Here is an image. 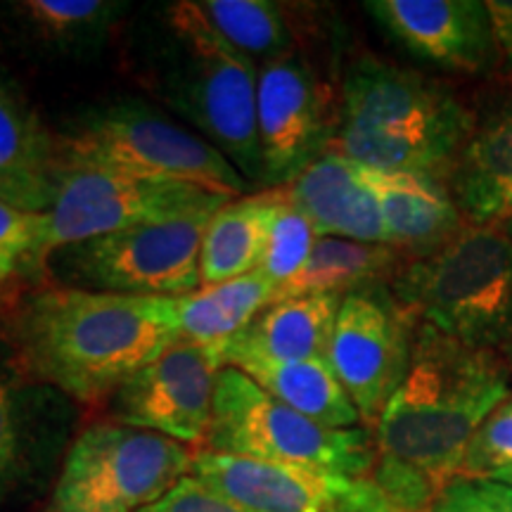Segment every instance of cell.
<instances>
[{
    "mask_svg": "<svg viewBox=\"0 0 512 512\" xmlns=\"http://www.w3.org/2000/svg\"><path fill=\"white\" fill-rule=\"evenodd\" d=\"M472 131L463 102L418 72L363 55L344 76L337 150L358 166L444 181Z\"/></svg>",
    "mask_w": 512,
    "mask_h": 512,
    "instance_id": "3957f363",
    "label": "cell"
},
{
    "mask_svg": "<svg viewBox=\"0 0 512 512\" xmlns=\"http://www.w3.org/2000/svg\"><path fill=\"white\" fill-rule=\"evenodd\" d=\"M486 8H489L498 46H501L512 60V3L494 0V3H486Z\"/></svg>",
    "mask_w": 512,
    "mask_h": 512,
    "instance_id": "836d02e7",
    "label": "cell"
},
{
    "mask_svg": "<svg viewBox=\"0 0 512 512\" xmlns=\"http://www.w3.org/2000/svg\"><path fill=\"white\" fill-rule=\"evenodd\" d=\"M318 238H344L389 245L382 209L363 169L339 150L323 152L287 188H280Z\"/></svg>",
    "mask_w": 512,
    "mask_h": 512,
    "instance_id": "2e32d148",
    "label": "cell"
},
{
    "mask_svg": "<svg viewBox=\"0 0 512 512\" xmlns=\"http://www.w3.org/2000/svg\"><path fill=\"white\" fill-rule=\"evenodd\" d=\"M394 290L422 323L467 347L512 344V238L505 226L463 228L403 268Z\"/></svg>",
    "mask_w": 512,
    "mask_h": 512,
    "instance_id": "277c9868",
    "label": "cell"
},
{
    "mask_svg": "<svg viewBox=\"0 0 512 512\" xmlns=\"http://www.w3.org/2000/svg\"><path fill=\"white\" fill-rule=\"evenodd\" d=\"M339 512H406V510L396 508V505L389 501L380 489H377L373 479L363 477L361 482H358V489L354 491V496L342 505V510Z\"/></svg>",
    "mask_w": 512,
    "mask_h": 512,
    "instance_id": "d6a6232c",
    "label": "cell"
},
{
    "mask_svg": "<svg viewBox=\"0 0 512 512\" xmlns=\"http://www.w3.org/2000/svg\"><path fill=\"white\" fill-rule=\"evenodd\" d=\"M505 361H508V368H510V384H512V344L508 349H505Z\"/></svg>",
    "mask_w": 512,
    "mask_h": 512,
    "instance_id": "8d00e7d4",
    "label": "cell"
},
{
    "mask_svg": "<svg viewBox=\"0 0 512 512\" xmlns=\"http://www.w3.org/2000/svg\"><path fill=\"white\" fill-rule=\"evenodd\" d=\"M479 486L486 501L498 512H512V486L501 484V482H491V479H472Z\"/></svg>",
    "mask_w": 512,
    "mask_h": 512,
    "instance_id": "e575fe53",
    "label": "cell"
},
{
    "mask_svg": "<svg viewBox=\"0 0 512 512\" xmlns=\"http://www.w3.org/2000/svg\"><path fill=\"white\" fill-rule=\"evenodd\" d=\"M140 512H252L211 489L195 475L183 477L174 489Z\"/></svg>",
    "mask_w": 512,
    "mask_h": 512,
    "instance_id": "4dcf8cb0",
    "label": "cell"
},
{
    "mask_svg": "<svg viewBox=\"0 0 512 512\" xmlns=\"http://www.w3.org/2000/svg\"><path fill=\"white\" fill-rule=\"evenodd\" d=\"M510 387L505 356L422 323L406 377L375 425L377 489L396 508L434 512L460 479L472 437L510 399Z\"/></svg>",
    "mask_w": 512,
    "mask_h": 512,
    "instance_id": "6da1fadb",
    "label": "cell"
},
{
    "mask_svg": "<svg viewBox=\"0 0 512 512\" xmlns=\"http://www.w3.org/2000/svg\"><path fill=\"white\" fill-rule=\"evenodd\" d=\"M200 8L233 48L252 60H278L290 53L292 29L283 8L268 0H204Z\"/></svg>",
    "mask_w": 512,
    "mask_h": 512,
    "instance_id": "d4e9b609",
    "label": "cell"
},
{
    "mask_svg": "<svg viewBox=\"0 0 512 512\" xmlns=\"http://www.w3.org/2000/svg\"><path fill=\"white\" fill-rule=\"evenodd\" d=\"M448 181L458 209L477 226L512 219V100L475 126Z\"/></svg>",
    "mask_w": 512,
    "mask_h": 512,
    "instance_id": "ffe728a7",
    "label": "cell"
},
{
    "mask_svg": "<svg viewBox=\"0 0 512 512\" xmlns=\"http://www.w3.org/2000/svg\"><path fill=\"white\" fill-rule=\"evenodd\" d=\"M223 344L176 342L162 356L136 370L112 394L119 425L155 432L178 444L207 439L214 415Z\"/></svg>",
    "mask_w": 512,
    "mask_h": 512,
    "instance_id": "7c38bea8",
    "label": "cell"
},
{
    "mask_svg": "<svg viewBox=\"0 0 512 512\" xmlns=\"http://www.w3.org/2000/svg\"><path fill=\"white\" fill-rule=\"evenodd\" d=\"M503 226H505V230H508V235H510V238H512V219H508V221H505V223H503Z\"/></svg>",
    "mask_w": 512,
    "mask_h": 512,
    "instance_id": "74e56055",
    "label": "cell"
},
{
    "mask_svg": "<svg viewBox=\"0 0 512 512\" xmlns=\"http://www.w3.org/2000/svg\"><path fill=\"white\" fill-rule=\"evenodd\" d=\"M190 475L252 512H339L363 477L200 451Z\"/></svg>",
    "mask_w": 512,
    "mask_h": 512,
    "instance_id": "9a60e30c",
    "label": "cell"
},
{
    "mask_svg": "<svg viewBox=\"0 0 512 512\" xmlns=\"http://www.w3.org/2000/svg\"><path fill=\"white\" fill-rule=\"evenodd\" d=\"M238 197L181 181H150L105 171H62L46 214L38 264L79 242L147 223L214 214Z\"/></svg>",
    "mask_w": 512,
    "mask_h": 512,
    "instance_id": "30bf717a",
    "label": "cell"
},
{
    "mask_svg": "<svg viewBox=\"0 0 512 512\" xmlns=\"http://www.w3.org/2000/svg\"><path fill=\"white\" fill-rule=\"evenodd\" d=\"M214 214L119 230L64 247L50 259L67 287L128 297H188L202 290L200 252Z\"/></svg>",
    "mask_w": 512,
    "mask_h": 512,
    "instance_id": "9c48e42d",
    "label": "cell"
},
{
    "mask_svg": "<svg viewBox=\"0 0 512 512\" xmlns=\"http://www.w3.org/2000/svg\"><path fill=\"white\" fill-rule=\"evenodd\" d=\"M55 138L60 171L195 183L233 197L249 188L247 178L214 145L145 102L119 100L93 107Z\"/></svg>",
    "mask_w": 512,
    "mask_h": 512,
    "instance_id": "5b68a950",
    "label": "cell"
},
{
    "mask_svg": "<svg viewBox=\"0 0 512 512\" xmlns=\"http://www.w3.org/2000/svg\"><path fill=\"white\" fill-rule=\"evenodd\" d=\"M60 174L55 133L0 81V200L24 214H48Z\"/></svg>",
    "mask_w": 512,
    "mask_h": 512,
    "instance_id": "ac0fdd59",
    "label": "cell"
},
{
    "mask_svg": "<svg viewBox=\"0 0 512 512\" xmlns=\"http://www.w3.org/2000/svg\"><path fill=\"white\" fill-rule=\"evenodd\" d=\"M247 377L306 418L332 427L351 430L361 415L344 392L328 358L313 361H247L238 366Z\"/></svg>",
    "mask_w": 512,
    "mask_h": 512,
    "instance_id": "44dd1931",
    "label": "cell"
},
{
    "mask_svg": "<svg viewBox=\"0 0 512 512\" xmlns=\"http://www.w3.org/2000/svg\"><path fill=\"white\" fill-rule=\"evenodd\" d=\"M342 299L339 294H304L268 304L245 330L223 342V366L328 358Z\"/></svg>",
    "mask_w": 512,
    "mask_h": 512,
    "instance_id": "e0dca14e",
    "label": "cell"
},
{
    "mask_svg": "<svg viewBox=\"0 0 512 512\" xmlns=\"http://www.w3.org/2000/svg\"><path fill=\"white\" fill-rule=\"evenodd\" d=\"M512 465V399L491 413L467 446L460 479H484Z\"/></svg>",
    "mask_w": 512,
    "mask_h": 512,
    "instance_id": "f1b7e54d",
    "label": "cell"
},
{
    "mask_svg": "<svg viewBox=\"0 0 512 512\" xmlns=\"http://www.w3.org/2000/svg\"><path fill=\"white\" fill-rule=\"evenodd\" d=\"M399 252L389 245H368V242L344 238H318L311 249L309 261L290 283L280 285L275 302L304 294H344L377 285L384 275L394 273Z\"/></svg>",
    "mask_w": 512,
    "mask_h": 512,
    "instance_id": "cb8c5ba5",
    "label": "cell"
},
{
    "mask_svg": "<svg viewBox=\"0 0 512 512\" xmlns=\"http://www.w3.org/2000/svg\"><path fill=\"white\" fill-rule=\"evenodd\" d=\"M207 451L366 477L377 451L366 430H332L285 406L238 368L216 382Z\"/></svg>",
    "mask_w": 512,
    "mask_h": 512,
    "instance_id": "52a82bcc",
    "label": "cell"
},
{
    "mask_svg": "<svg viewBox=\"0 0 512 512\" xmlns=\"http://www.w3.org/2000/svg\"><path fill=\"white\" fill-rule=\"evenodd\" d=\"M413 337L415 313L384 285L344 294L328 363L368 425H377L406 377Z\"/></svg>",
    "mask_w": 512,
    "mask_h": 512,
    "instance_id": "8fae6325",
    "label": "cell"
},
{
    "mask_svg": "<svg viewBox=\"0 0 512 512\" xmlns=\"http://www.w3.org/2000/svg\"><path fill=\"white\" fill-rule=\"evenodd\" d=\"M176 342L181 332L169 297L46 287L31 294L15 320L24 370L83 403L114 394Z\"/></svg>",
    "mask_w": 512,
    "mask_h": 512,
    "instance_id": "7a4b0ae2",
    "label": "cell"
},
{
    "mask_svg": "<svg viewBox=\"0 0 512 512\" xmlns=\"http://www.w3.org/2000/svg\"><path fill=\"white\" fill-rule=\"evenodd\" d=\"M256 131L264 162L261 183L271 190L287 188L330 150V93L302 57L287 53L259 69Z\"/></svg>",
    "mask_w": 512,
    "mask_h": 512,
    "instance_id": "4fadbf2b",
    "label": "cell"
},
{
    "mask_svg": "<svg viewBox=\"0 0 512 512\" xmlns=\"http://www.w3.org/2000/svg\"><path fill=\"white\" fill-rule=\"evenodd\" d=\"M484 479H491V482H501V484L512 486V465L503 467V470H498V472H494V475H489Z\"/></svg>",
    "mask_w": 512,
    "mask_h": 512,
    "instance_id": "d590c367",
    "label": "cell"
},
{
    "mask_svg": "<svg viewBox=\"0 0 512 512\" xmlns=\"http://www.w3.org/2000/svg\"><path fill=\"white\" fill-rule=\"evenodd\" d=\"M361 169L380 202L389 247L425 256L465 228L463 211L441 178Z\"/></svg>",
    "mask_w": 512,
    "mask_h": 512,
    "instance_id": "d6986e66",
    "label": "cell"
},
{
    "mask_svg": "<svg viewBox=\"0 0 512 512\" xmlns=\"http://www.w3.org/2000/svg\"><path fill=\"white\" fill-rule=\"evenodd\" d=\"M46 214H24L0 200V285L38 264Z\"/></svg>",
    "mask_w": 512,
    "mask_h": 512,
    "instance_id": "83f0119b",
    "label": "cell"
},
{
    "mask_svg": "<svg viewBox=\"0 0 512 512\" xmlns=\"http://www.w3.org/2000/svg\"><path fill=\"white\" fill-rule=\"evenodd\" d=\"M192 458L162 434L98 422L69 448L48 512H140L190 475Z\"/></svg>",
    "mask_w": 512,
    "mask_h": 512,
    "instance_id": "ba28073f",
    "label": "cell"
},
{
    "mask_svg": "<svg viewBox=\"0 0 512 512\" xmlns=\"http://www.w3.org/2000/svg\"><path fill=\"white\" fill-rule=\"evenodd\" d=\"M169 29L178 57L166 76V98L190 124L204 133L247 181H264L259 131H256V83L252 57L240 53L211 27L200 3L169 5Z\"/></svg>",
    "mask_w": 512,
    "mask_h": 512,
    "instance_id": "8992f818",
    "label": "cell"
},
{
    "mask_svg": "<svg viewBox=\"0 0 512 512\" xmlns=\"http://www.w3.org/2000/svg\"><path fill=\"white\" fill-rule=\"evenodd\" d=\"M15 10L43 41L81 48L105 36L126 5L110 0H24L15 3Z\"/></svg>",
    "mask_w": 512,
    "mask_h": 512,
    "instance_id": "484cf974",
    "label": "cell"
},
{
    "mask_svg": "<svg viewBox=\"0 0 512 512\" xmlns=\"http://www.w3.org/2000/svg\"><path fill=\"white\" fill-rule=\"evenodd\" d=\"M366 10L394 41L437 67L479 74L496 60L498 41L486 3L373 0Z\"/></svg>",
    "mask_w": 512,
    "mask_h": 512,
    "instance_id": "5bb4252c",
    "label": "cell"
},
{
    "mask_svg": "<svg viewBox=\"0 0 512 512\" xmlns=\"http://www.w3.org/2000/svg\"><path fill=\"white\" fill-rule=\"evenodd\" d=\"M27 458V427L22 403L10 377L0 373V494L19 477Z\"/></svg>",
    "mask_w": 512,
    "mask_h": 512,
    "instance_id": "f546056e",
    "label": "cell"
},
{
    "mask_svg": "<svg viewBox=\"0 0 512 512\" xmlns=\"http://www.w3.org/2000/svg\"><path fill=\"white\" fill-rule=\"evenodd\" d=\"M318 233L311 221L287 200L283 190H271L268 207L266 245L261 256L259 273L266 275L275 287L290 283L309 261Z\"/></svg>",
    "mask_w": 512,
    "mask_h": 512,
    "instance_id": "4316f807",
    "label": "cell"
},
{
    "mask_svg": "<svg viewBox=\"0 0 512 512\" xmlns=\"http://www.w3.org/2000/svg\"><path fill=\"white\" fill-rule=\"evenodd\" d=\"M434 512H498L494 505L486 501L479 486L472 479H456L444 496L439 498Z\"/></svg>",
    "mask_w": 512,
    "mask_h": 512,
    "instance_id": "1f68e13d",
    "label": "cell"
},
{
    "mask_svg": "<svg viewBox=\"0 0 512 512\" xmlns=\"http://www.w3.org/2000/svg\"><path fill=\"white\" fill-rule=\"evenodd\" d=\"M271 190L238 197L216 211L207 223L200 252L202 287L259 271L266 245Z\"/></svg>",
    "mask_w": 512,
    "mask_h": 512,
    "instance_id": "603a6c76",
    "label": "cell"
},
{
    "mask_svg": "<svg viewBox=\"0 0 512 512\" xmlns=\"http://www.w3.org/2000/svg\"><path fill=\"white\" fill-rule=\"evenodd\" d=\"M275 292L278 287L259 271L202 287L195 294L174 299L176 328L185 342L223 344L273 304Z\"/></svg>",
    "mask_w": 512,
    "mask_h": 512,
    "instance_id": "7402d4cb",
    "label": "cell"
}]
</instances>
